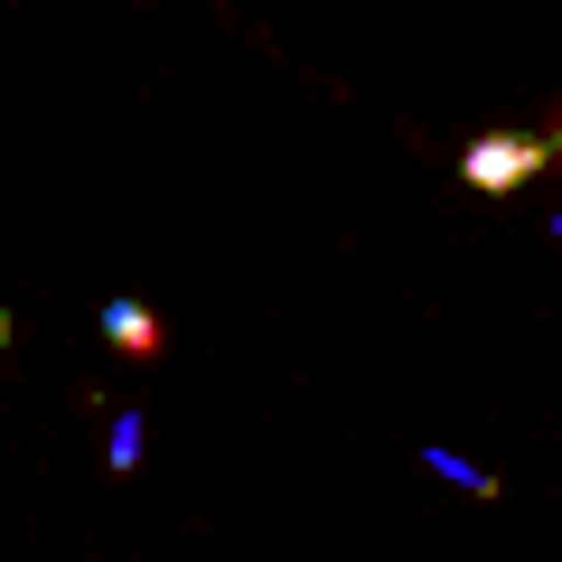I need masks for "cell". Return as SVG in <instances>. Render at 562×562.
<instances>
[{
    "label": "cell",
    "mask_w": 562,
    "mask_h": 562,
    "mask_svg": "<svg viewBox=\"0 0 562 562\" xmlns=\"http://www.w3.org/2000/svg\"><path fill=\"white\" fill-rule=\"evenodd\" d=\"M535 169H553V150H543V132H479L460 150V179L479 188V198H516Z\"/></svg>",
    "instance_id": "obj_1"
},
{
    "label": "cell",
    "mask_w": 562,
    "mask_h": 562,
    "mask_svg": "<svg viewBox=\"0 0 562 562\" xmlns=\"http://www.w3.org/2000/svg\"><path fill=\"white\" fill-rule=\"evenodd\" d=\"M103 347H113V357H160L169 347V328H160V310L150 301H132V291H113V301H103Z\"/></svg>",
    "instance_id": "obj_2"
},
{
    "label": "cell",
    "mask_w": 562,
    "mask_h": 562,
    "mask_svg": "<svg viewBox=\"0 0 562 562\" xmlns=\"http://www.w3.org/2000/svg\"><path fill=\"white\" fill-rule=\"evenodd\" d=\"M422 469H441V479H450V487H469V497H506V487H497V479H487V469H469V460H460V450H441V441L422 450Z\"/></svg>",
    "instance_id": "obj_3"
},
{
    "label": "cell",
    "mask_w": 562,
    "mask_h": 562,
    "mask_svg": "<svg viewBox=\"0 0 562 562\" xmlns=\"http://www.w3.org/2000/svg\"><path fill=\"white\" fill-rule=\"evenodd\" d=\"M103 460H113V479H132V469H140V413H113V441H103Z\"/></svg>",
    "instance_id": "obj_4"
},
{
    "label": "cell",
    "mask_w": 562,
    "mask_h": 562,
    "mask_svg": "<svg viewBox=\"0 0 562 562\" xmlns=\"http://www.w3.org/2000/svg\"><path fill=\"white\" fill-rule=\"evenodd\" d=\"M543 150H553V169H562V103H553V122H543Z\"/></svg>",
    "instance_id": "obj_5"
},
{
    "label": "cell",
    "mask_w": 562,
    "mask_h": 562,
    "mask_svg": "<svg viewBox=\"0 0 562 562\" xmlns=\"http://www.w3.org/2000/svg\"><path fill=\"white\" fill-rule=\"evenodd\" d=\"M0 347H10V310H0Z\"/></svg>",
    "instance_id": "obj_6"
},
{
    "label": "cell",
    "mask_w": 562,
    "mask_h": 562,
    "mask_svg": "<svg viewBox=\"0 0 562 562\" xmlns=\"http://www.w3.org/2000/svg\"><path fill=\"white\" fill-rule=\"evenodd\" d=\"M553 235H562V216H553Z\"/></svg>",
    "instance_id": "obj_7"
}]
</instances>
